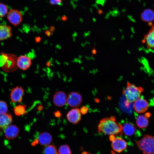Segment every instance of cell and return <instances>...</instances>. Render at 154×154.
Wrapping results in <instances>:
<instances>
[{
  "mask_svg": "<svg viewBox=\"0 0 154 154\" xmlns=\"http://www.w3.org/2000/svg\"><path fill=\"white\" fill-rule=\"evenodd\" d=\"M54 116L57 117H60L61 116V114L60 112L58 110H57L54 112Z\"/></svg>",
  "mask_w": 154,
  "mask_h": 154,
  "instance_id": "f1b7e54d",
  "label": "cell"
},
{
  "mask_svg": "<svg viewBox=\"0 0 154 154\" xmlns=\"http://www.w3.org/2000/svg\"><path fill=\"white\" fill-rule=\"evenodd\" d=\"M63 64L64 65H68V62H64Z\"/></svg>",
  "mask_w": 154,
  "mask_h": 154,
  "instance_id": "b9f144b4",
  "label": "cell"
},
{
  "mask_svg": "<svg viewBox=\"0 0 154 154\" xmlns=\"http://www.w3.org/2000/svg\"><path fill=\"white\" fill-rule=\"evenodd\" d=\"M12 121L11 115L5 113L0 114V128H4L11 124Z\"/></svg>",
  "mask_w": 154,
  "mask_h": 154,
  "instance_id": "e0dca14e",
  "label": "cell"
},
{
  "mask_svg": "<svg viewBox=\"0 0 154 154\" xmlns=\"http://www.w3.org/2000/svg\"><path fill=\"white\" fill-rule=\"evenodd\" d=\"M7 59L2 67L3 69L8 72H12L17 68V58L15 55L12 54H7Z\"/></svg>",
  "mask_w": 154,
  "mask_h": 154,
  "instance_id": "5b68a950",
  "label": "cell"
},
{
  "mask_svg": "<svg viewBox=\"0 0 154 154\" xmlns=\"http://www.w3.org/2000/svg\"><path fill=\"white\" fill-rule=\"evenodd\" d=\"M7 18L9 22L14 26L19 25L23 20L21 13L16 9H11L7 14Z\"/></svg>",
  "mask_w": 154,
  "mask_h": 154,
  "instance_id": "52a82bcc",
  "label": "cell"
},
{
  "mask_svg": "<svg viewBox=\"0 0 154 154\" xmlns=\"http://www.w3.org/2000/svg\"><path fill=\"white\" fill-rule=\"evenodd\" d=\"M55 48L57 49H61V47L60 45L57 44L55 46Z\"/></svg>",
  "mask_w": 154,
  "mask_h": 154,
  "instance_id": "836d02e7",
  "label": "cell"
},
{
  "mask_svg": "<svg viewBox=\"0 0 154 154\" xmlns=\"http://www.w3.org/2000/svg\"><path fill=\"white\" fill-rule=\"evenodd\" d=\"M35 40L36 42H39L41 40L40 38V37H36L35 38Z\"/></svg>",
  "mask_w": 154,
  "mask_h": 154,
  "instance_id": "d6a6232c",
  "label": "cell"
},
{
  "mask_svg": "<svg viewBox=\"0 0 154 154\" xmlns=\"http://www.w3.org/2000/svg\"><path fill=\"white\" fill-rule=\"evenodd\" d=\"M51 135L47 132H43L40 133L38 136L37 141L41 145H48L52 140Z\"/></svg>",
  "mask_w": 154,
  "mask_h": 154,
  "instance_id": "9a60e30c",
  "label": "cell"
},
{
  "mask_svg": "<svg viewBox=\"0 0 154 154\" xmlns=\"http://www.w3.org/2000/svg\"></svg>",
  "mask_w": 154,
  "mask_h": 154,
  "instance_id": "816d5d0a",
  "label": "cell"
},
{
  "mask_svg": "<svg viewBox=\"0 0 154 154\" xmlns=\"http://www.w3.org/2000/svg\"><path fill=\"white\" fill-rule=\"evenodd\" d=\"M45 34L48 37H50L51 34V32L49 31H47L45 32Z\"/></svg>",
  "mask_w": 154,
  "mask_h": 154,
  "instance_id": "1f68e13d",
  "label": "cell"
},
{
  "mask_svg": "<svg viewBox=\"0 0 154 154\" xmlns=\"http://www.w3.org/2000/svg\"><path fill=\"white\" fill-rule=\"evenodd\" d=\"M154 137L148 134L144 135L136 143L140 150L143 151L142 154H154Z\"/></svg>",
  "mask_w": 154,
  "mask_h": 154,
  "instance_id": "3957f363",
  "label": "cell"
},
{
  "mask_svg": "<svg viewBox=\"0 0 154 154\" xmlns=\"http://www.w3.org/2000/svg\"><path fill=\"white\" fill-rule=\"evenodd\" d=\"M81 44L82 46L83 47L84 46V44L83 43H82Z\"/></svg>",
  "mask_w": 154,
  "mask_h": 154,
  "instance_id": "ee69618b",
  "label": "cell"
},
{
  "mask_svg": "<svg viewBox=\"0 0 154 154\" xmlns=\"http://www.w3.org/2000/svg\"><path fill=\"white\" fill-rule=\"evenodd\" d=\"M7 58V54L1 53L0 55V66L2 67L5 64Z\"/></svg>",
  "mask_w": 154,
  "mask_h": 154,
  "instance_id": "484cf974",
  "label": "cell"
},
{
  "mask_svg": "<svg viewBox=\"0 0 154 154\" xmlns=\"http://www.w3.org/2000/svg\"><path fill=\"white\" fill-rule=\"evenodd\" d=\"M46 65L47 66L50 67L51 65V63L48 61L46 63Z\"/></svg>",
  "mask_w": 154,
  "mask_h": 154,
  "instance_id": "74e56055",
  "label": "cell"
},
{
  "mask_svg": "<svg viewBox=\"0 0 154 154\" xmlns=\"http://www.w3.org/2000/svg\"><path fill=\"white\" fill-rule=\"evenodd\" d=\"M154 17V11L150 9L145 10L141 15V19L146 22H152L153 21Z\"/></svg>",
  "mask_w": 154,
  "mask_h": 154,
  "instance_id": "ac0fdd59",
  "label": "cell"
},
{
  "mask_svg": "<svg viewBox=\"0 0 154 154\" xmlns=\"http://www.w3.org/2000/svg\"><path fill=\"white\" fill-rule=\"evenodd\" d=\"M82 101V98L81 95L78 92H71L67 96V103L72 108H76L79 107Z\"/></svg>",
  "mask_w": 154,
  "mask_h": 154,
  "instance_id": "277c9868",
  "label": "cell"
},
{
  "mask_svg": "<svg viewBox=\"0 0 154 154\" xmlns=\"http://www.w3.org/2000/svg\"><path fill=\"white\" fill-rule=\"evenodd\" d=\"M50 45H51V46H52V43H50Z\"/></svg>",
  "mask_w": 154,
  "mask_h": 154,
  "instance_id": "f907efd6",
  "label": "cell"
},
{
  "mask_svg": "<svg viewBox=\"0 0 154 154\" xmlns=\"http://www.w3.org/2000/svg\"><path fill=\"white\" fill-rule=\"evenodd\" d=\"M98 133L108 135L122 134V126L116 121L115 117L111 116L102 119L98 125Z\"/></svg>",
  "mask_w": 154,
  "mask_h": 154,
  "instance_id": "6da1fadb",
  "label": "cell"
},
{
  "mask_svg": "<svg viewBox=\"0 0 154 154\" xmlns=\"http://www.w3.org/2000/svg\"><path fill=\"white\" fill-rule=\"evenodd\" d=\"M48 42V40H45L44 42V44H47Z\"/></svg>",
  "mask_w": 154,
  "mask_h": 154,
  "instance_id": "ab89813d",
  "label": "cell"
},
{
  "mask_svg": "<svg viewBox=\"0 0 154 154\" xmlns=\"http://www.w3.org/2000/svg\"><path fill=\"white\" fill-rule=\"evenodd\" d=\"M116 138L115 136L114 135H110L109 137L110 140L111 141H113Z\"/></svg>",
  "mask_w": 154,
  "mask_h": 154,
  "instance_id": "f546056e",
  "label": "cell"
},
{
  "mask_svg": "<svg viewBox=\"0 0 154 154\" xmlns=\"http://www.w3.org/2000/svg\"><path fill=\"white\" fill-rule=\"evenodd\" d=\"M143 91V88L141 86H137L129 82L127 83L126 88L123 90V94L126 98L127 103L134 102L139 98L141 95Z\"/></svg>",
  "mask_w": 154,
  "mask_h": 154,
  "instance_id": "7a4b0ae2",
  "label": "cell"
},
{
  "mask_svg": "<svg viewBox=\"0 0 154 154\" xmlns=\"http://www.w3.org/2000/svg\"><path fill=\"white\" fill-rule=\"evenodd\" d=\"M12 35V28L10 26L5 25H0V40L9 38Z\"/></svg>",
  "mask_w": 154,
  "mask_h": 154,
  "instance_id": "2e32d148",
  "label": "cell"
},
{
  "mask_svg": "<svg viewBox=\"0 0 154 154\" xmlns=\"http://www.w3.org/2000/svg\"><path fill=\"white\" fill-rule=\"evenodd\" d=\"M77 36V33L75 32L74 34H72V36L73 38H75Z\"/></svg>",
  "mask_w": 154,
  "mask_h": 154,
  "instance_id": "8d00e7d4",
  "label": "cell"
},
{
  "mask_svg": "<svg viewBox=\"0 0 154 154\" xmlns=\"http://www.w3.org/2000/svg\"><path fill=\"white\" fill-rule=\"evenodd\" d=\"M151 116V114L149 112L146 113L145 115V116L147 118H149Z\"/></svg>",
  "mask_w": 154,
  "mask_h": 154,
  "instance_id": "4dcf8cb0",
  "label": "cell"
},
{
  "mask_svg": "<svg viewBox=\"0 0 154 154\" xmlns=\"http://www.w3.org/2000/svg\"><path fill=\"white\" fill-rule=\"evenodd\" d=\"M78 59L77 58H75L74 60L72 61V62H78Z\"/></svg>",
  "mask_w": 154,
  "mask_h": 154,
  "instance_id": "d590c367",
  "label": "cell"
},
{
  "mask_svg": "<svg viewBox=\"0 0 154 154\" xmlns=\"http://www.w3.org/2000/svg\"><path fill=\"white\" fill-rule=\"evenodd\" d=\"M55 61H56V62L58 64V65H60V63L59 62H58L57 60H55Z\"/></svg>",
  "mask_w": 154,
  "mask_h": 154,
  "instance_id": "60d3db41",
  "label": "cell"
},
{
  "mask_svg": "<svg viewBox=\"0 0 154 154\" xmlns=\"http://www.w3.org/2000/svg\"><path fill=\"white\" fill-rule=\"evenodd\" d=\"M66 117L70 123L74 124L77 123L81 119V114L80 109L77 108L72 109L67 113Z\"/></svg>",
  "mask_w": 154,
  "mask_h": 154,
  "instance_id": "9c48e42d",
  "label": "cell"
},
{
  "mask_svg": "<svg viewBox=\"0 0 154 154\" xmlns=\"http://www.w3.org/2000/svg\"><path fill=\"white\" fill-rule=\"evenodd\" d=\"M51 65L52 66H54V64H51Z\"/></svg>",
  "mask_w": 154,
  "mask_h": 154,
  "instance_id": "681fc988",
  "label": "cell"
},
{
  "mask_svg": "<svg viewBox=\"0 0 154 154\" xmlns=\"http://www.w3.org/2000/svg\"><path fill=\"white\" fill-rule=\"evenodd\" d=\"M136 130V127L133 124L127 123L122 126V131L125 135L128 136L133 135Z\"/></svg>",
  "mask_w": 154,
  "mask_h": 154,
  "instance_id": "d6986e66",
  "label": "cell"
},
{
  "mask_svg": "<svg viewBox=\"0 0 154 154\" xmlns=\"http://www.w3.org/2000/svg\"><path fill=\"white\" fill-rule=\"evenodd\" d=\"M79 109L81 114L83 115H85L87 113L89 110L88 108L85 106H82Z\"/></svg>",
  "mask_w": 154,
  "mask_h": 154,
  "instance_id": "4316f807",
  "label": "cell"
},
{
  "mask_svg": "<svg viewBox=\"0 0 154 154\" xmlns=\"http://www.w3.org/2000/svg\"><path fill=\"white\" fill-rule=\"evenodd\" d=\"M58 153V154H71V152L69 146L64 145L59 147Z\"/></svg>",
  "mask_w": 154,
  "mask_h": 154,
  "instance_id": "603a6c76",
  "label": "cell"
},
{
  "mask_svg": "<svg viewBox=\"0 0 154 154\" xmlns=\"http://www.w3.org/2000/svg\"><path fill=\"white\" fill-rule=\"evenodd\" d=\"M82 57V56L81 55H79L78 56L79 59H80Z\"/></svg>",
  "mask_w": 154,
  "mask_h": 154,
  "instance_id": "f6af8a7d",
  "label": "cell"
},
{
  "mask_svg": "<svg viewBox=\"0 0 154 154\" xmlns=\"http://www.w3.org/2000/svg\"><path fill=\"white\" fill-rule=\"evenodd\" d=\"M67 96L64 92L58 91L54 95L53 101L54 105L58 107L64 106L67 103Z\"/></svg>",
  "mask_w": 154,
  "mask_h": 154,
  "instance_id": "ba28073f",
  "label": "cell"
},
{
  "mask_svg": "<svg viewBox=\"0 0 154 154\" xmlns=\"http://www.w3.org/2000/svg\"><path fill=\"white\" fill-rule=\"evenodd\" d=\"M50 3L52 5H61V0H50Z\"/></svg>",
  "mask_w": 154,
  "mask_h": 154,
  "instance_id": "83f0119b",
  "label": "cell"
},
{
  "mask_svg": "<svg viewBox=\"0 0 154 154\" xmlns=\"http://www.w3.org/2000/svg\"><path fill=\"white\" fill-rule=\"evenodd\" d=\"M149 25L151 26V28L147 34L144 35L142 42L143 43L146 44L148 49L153 51L154 44V26L151 22L149 23Z\"/></svg>",
  "mask_w": 154,
  "mask_h": 154,
  "instance_id": "8992f818",
  "label": "cell"
},
{
  "mask_svg": "<svg viewBox=\"0 0 154 154\" xmlns=\"http://www.w3.org/2000/svg\"><path fill=\"white\" fill-rule=\"evenodd\" d=\"M81 69L82 70H84V67H81Z\"/></svg>",
  "mask_w": 154,
  "mask_h": 154,
  "instance_id": "c3c4849f",
  "label": "cell"
},
{
  "mask_svg": "<svg viewBox=\"0 0 154 154\" xmlns=\"http://www.w3.org/2000/svg\"><path fill=\"white\" fill-rule=\"evenodd\" d=\"M26 106L19 105L16 106L14 109V112L17 116L24 115L26 111Z\"/></svg>",
  "mask_w": 154,
  "mask_h": 154,
  "instance_id": "7402d4cb",
  "label": "cell"
},
{
  "mask_svg": "<svg viewBox=\"0 0 154 154\" xmlns=\"http://www.w3.org/2000/svg\"><path fill=\"white\" fill-rule=\"evenodd\" d=\"M137 126L140 128H146L148 125L149 120L148 118L143 115L138 116L136 119Z\"/></svg>",
  "mask_w": 154,
  "mask_h": 154,
  "instance_id": "ffe728a7",
  "label": "cell"
},
{
  "mask_svg": "<svg viewBox=\"0 0 154 154\" xmlns=\"http://www.w3.org/2000/svg\"><path fill=\"white\" fill-rule=\"evenodd\" d=\"M24 91L21 87L16 86L11 90L10 99L14 102H20L22 101Z\"/></svg>",
  "mask_w": 154,
  "mask_h": 154,
  "instance_id": "30bf717a",
  "label": "cell"
},
{
  "mask_svg": "<svg viewBox=\"0 0 154 154\" xmlns=\"http://www.w3.org/2000/svg\"><path fill=\"white\" fill-rule=\"evenodd\" d=\"M3 129L5 137L9 139L15 138L19 133V128L14 125H9Z\"/></svg>",
  "mask_w": 154,
  "mask_h": 154,
  "instance_id": "7c38bea8",
  "label": "cell"
},
{
  "mask_svg": "<svg viewBox=\"0 0 154 154\" xmlns=\"http://www.w3.org/2000/svg\"><path fill=\"white\" fill-rule=\"evenodd\" d=\"M43 70H44V71L46 72H47V70L46 69H45L44 68V69H43Z\"/></svg>",
  "mask_w": 154,
  "mask_h": 154,
  "instance_id": "bcb514c9",
  "label": "cell"
},
{
  "mask_svg": "<svg viewBox=\"0 0 154 154\" xmlns=\"http://www.w3.org/2000/svg\"><path fill=\"white\" fill-rule=\"evenodd\" d=\"M44 154H58V151L54 145H48L44 151Z\"/></svg>",
  "mask_w": 154,
  "mask_h": 154,
  "instance_id": "44dd1931",
  "label": "cell"
},
{
  "mask_svg": "<svg viewBox=\"0 0 154 154\" xmlns=\"http://www.w3.org/2000/svg\"><path fill=\"white\" fill-rule=\"evenodd\" d=\"M111 143V146L115 151L120 153L125 149L127 143L126 141L121 137L116 138Z\"/></svg>",
  "mask_w": 154,
  "mask_h": 154,
  "instance_id": "4fadbf2b",
  "label": "cell"
},
{
  "mask_svg": "<svg viewBox=\"0 0 154 154\" xmlns=\"http://www.w3.org/2000/svg\"><path fill=\"white\" fill-rule=\"evenodd\" d=\"M46 69L47 70V73L49 74L51 72V70L49 68L47 67Z\"/></svg>",
  "mask_w": 154,
  "mask_h": 154,
  "instance_id": "e575fe53",
  "label": "cell"
},
{
  "mask_svg": "<svg viewBox=\"0 0 154 154\" xmlns=\"http://www.w3.org/2000/svg\"><path fill=\"white\" fill-rule=\"evenodd\" d=\"M8 13V9L7 5L0 3V17H4Z\"/></svg>",
  "mask_w": 154,
  "mask_h": 154,
  "instance_id": "cb8c5ba5",
  "label": "cell"
},
{
  "mask_svg": "<svg viewBox=\"0 0 154 154\" xmlns=\"http://www.w3.org/2000/svg\"><path fill=\"white\" fill-rule=\"evenodd\" d=\"M31 63V58L25 55L21 56L17 59V67L23 70L28 69L30 66Z\"/></svg>",
  "mask_w": 154,
  "mask_h": 154,
  "instance_id": "5bb4252c",
  "label": "cell"
},
{
  "mask_svg": "<svg viewBox=\"0 0 154 154\" xmlns=\"http://www.w3.org/2000/svg\"><path fill=\"white\" fill-rule=\"evenodd\" d=\"M43 107L42 106H40L39 107V110H42L43 109Z\"/></svg>",
  "mask_w": 154,
  "mask_h": 154,
  "instance_id": "f35d334b",
  "label": "cell"
},
{
  "mask_svg": "<svg viewBox=\"0 0 154 154\" xmlns=\"http://www.w3.org/2000/svg\"><path fill=\"white\" fill-rule=\"evenodd\" d=\"M73 41L74 42L75 41V38H73Z\"/></svg>",
  "mask_w": 154,
  "mask_h": 154,
  "instance_id": "7dc6e473",
  "label": "cell"
},
{
  "mask_svg": "<svg viewBox=\"0 0 154 154\" xmlns=\"http://www.w3.org/2000/svg\"><path fill=\"white\" fill-rule=\"evenodd\" d=\"M7 110L6 103L4 101L0 100V114L6 113Z\"/></svg>",
  "mask_w": 154,
  "mask_h": 154,
  "instance_id": "d4e9b609",
  "label": "cell"
},
{
  "mask_svg": "<svg viewBox=\"0 0 154 154\" xmlns=\"http://www.w3.org/2000/svg\"><path fill=\"white\" fill-rule=\"evenodd\" d=\"M111 154H116L113 151H111Z\"/></svg>",
  "mask_w": 154,
  "mask_h": 154,
  "instance_id": "7bdbcfd3",
  "label": "cell"
},
{
  "mask_svg": "<svg viewBox=\"0 0 154 154\" xmlns=\"http://www.w3.org/2000/svg\"><path fill=\"white\" fill-rule=\"evenodd\" d=\"M149 106L148 102L143 98H139L134 103L133 107L137 113H142L146 112Z\"/></svg>",
  "mask_w": 154,
  "mask_h": 154,
  "instance_id": "8fae6325",
  "label": "cell"
}]
</instances>
